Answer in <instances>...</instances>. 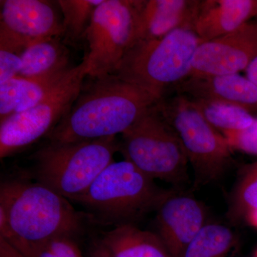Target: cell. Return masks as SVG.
<instances>
[{
	"label": "cell",
	"mask_w": 257,
	"mask_h": 257,
	"mask_svg": "<svg viewBox=\"0 0 257 257\" xmlns=\"http://www.w3.org/2000/svg\"><path fill=\"white\" fill-rule=\"evenodd\" d=\"M81 89L73 105L46 137L50 143H71L124 133L157 101L111 74Z\"/></svg>",
	"instance_id": "6da1fadb"
},
{
	"label": "cell",
	"mask_w": 257,
	"mask_h": 257,
	"mask_svg": "<svg viewBox=\"0 0 257 257\" xmlns=\"http://www.w3.org/2000/svg\"><path fill=\"white\" fill-rule=\"evenodd\" d=\"M84 217L68 199L40 182L10 179L0 186V236L38 242L77 237Z\"/></svg>",
	"instance_id": "7a4b0ae2"
},
{
	"label": "cell",
	"mask_w": 257,
	"mask_h": 257,
	"mask_svg": "<svg viewBox=\"0 0 257 257\" xmlns=\"http://www.w3.org/2000/svg\"><path fill=\"white\" fill-rule=\"evenodd\" d=\"M202 42L189 29L135 42L114 75L143 89L158 102L169 89L188 78L194 54Z\"/></svg>",
	"instance_id": "3957f363"
},
{
	"label": "cell",
	"mask_w": 257,
	"mask_h": 257,
	"mask_svg": "<svg viewBox=\"0 0 257 257\" xmlns=\"http://www.w3.org/2000/svg\"><path fill=\"white\" fill-rule=\"evenodd\" d=\"M168 191L124 160L108 166L74 202L104 222L134 224L156 210Z\"/></svg>",
	"instance_id": "277c9868"
},
{
	"label": "cell",
	"mask_w": 257,
	"mask_h": 257,
	"mask_svg": "<svg viewBox=\"0 0 257 257\" xmlns=\"http://www.w3.org/2000/svg\"><path fill=\"white\" fill-rule=\"evenodd\" d=\"M120 152L116 137L71 143H50L33 156L36 182L69 201L82 195Z\"/></svg>",
	"instance_id": "5b68a950"
},
{
	"label": "cell",
	"mask_w": 257,
	"mask_h": 257,
	"mask_svg": "<svg viewBox=\"0 0 257 257\" xmlns=\"http://www.w3.org/2000/svg\"><path fill=\"white\" fill-rule=\"evenodd\" d=\"M155 104L121 134L120 152L150 178L182 189L189 182L188 159L175 130Z\"/></svg>",
	"instance_id": "8992f818"
},
{
	"label": "cell",
	"mask_w": 257,
	"mask_h": 257,
	"mask_svg": "<svg viewBox=\"0 0 257 257\" xmlns=\"http://www.w3.org/2000/svg\"><path fill=\"white\" fill-rule=\"evenodd\" d=\"M155 106L180 140L194 171V187L221 178L233 162V151L224 135L203 117L187 96L176 94Z\"/></svg>",
	"instance_id": "52a82bcc"
},
{
	"label": "cell",
	"mask_w": 257,
	"mask_h": 257,
	"mask_svg": "<svg viewBox=\"0 0 257 257\" xmlns=\"http://www.w3.org/2000/svg\"><path fill=\"white\" fill-rule=\"evenodd\" d=\"M88 62L80 64L67 74L37 105L14 113L0 124V157L2 160L47 137L67 114L88 76Z\"/></svg>",
	"instance_id": "ba28073f"
},
{
	"label": "cell",
	"mask_w": 257,
	"mask_h": 257,
	"mask_svg": "<svg viewBox=\"0 0 257 257\" xmlns=\"http://www.w3.org/2000/svg\"><path fill=\"white\" fill-rule=\"evenodd\" d=\"M139 0H104L93 13L86 32L88 76L114 74L137 41Z\"/></svg>",
	"instance_id": "9c48e42d"
},
{
	"label": "cell",
	"mask_w": 257,
	"mask_h": 257,
	"mask_svg": "<svg viewBox=\"0 0 257 257\" xmlns=\"http://www.w3.org/2000/svg\"><path fill=\"white\" fill-rule=\"evenodd\" d=\"M64 34L63 21L50 2L1 1L0 50L20 55L35 44Z\"/></svg>",
	"instance_id": "30bf717a"
},
{
	"label": "cell",
	"mask_w": 257,
	"mask_h": 257,
	"mask_svg": "<svg viewBox=\"0 0 257 257\" xmlns=\"http://www.w3.org/2000/svg\"><path fill=\"white\" fill-rule=\"evenodd\" d=\"M256 57L257 23L251 21L224 36L202 42L189 77L239 74Z\"/></svg>",
	"instance_id": "8fae6325"
},
{
	"label": "cell",
	"mask_w": 257,
	"mask_h": 257,
	"mask_svg": "<svg viewBox=\"0 0 257 257\" xmlns=\"http://www.w3.org/2000/svg\"><path fill=\"white\" fill-rule=\"evenodd\" d=\"M156 211L157 234L171 257H180L208 223L204 204L182 189H170Z\"/></svg>",
	"instance_id": "7c38bea8"
},
{
	"label": "cell",
	"mask_w": 257,
	"mask_h": 257,
	"mask_svg": "<svg viewBox=\"0 0 257 257\" xmlns=\"http://www.w3.org/2000/svg\"><path fill=\"white\" fill-rule=\"evenodd\" d=\"M202 0H139L137 42L161 38L180 29L194 31Z\"/></svg>",
	"instance_id": "4fadbf2b"
},
{
	"label": "cell",
	"mask_w": 257,
	"mask_h": 257,
	"mask_svg": "<svg viewBox=\"0 0 257 257\" xmlns=\"http://www.w3.org/2000/svg\"><path fill=\"white\" fill-rule=\"evenodd\" d=\"M176 94L232 104L257 111V87L240 74L191 76L174 88Z\"/></svg>",
	"instance_id": "5bb4252c"
},
{
	"label": "cell",
	"mask_w": 257,
	"mask_h": 257,
	"mask_svg": "<svg viewBox=\"0 0 257 257\" xmlns=\"http://www.w3.org/2000/svg\"><path fill=\"white\" fill-rule=\"evenodd\" d=\"M257 15V0H202L194 32L202 42L231 33Z\"/></svg>",
	"instance_id": "9a60e30c"
},
{
	"label": "cell",
	"mask_w": 257,
	"mask_h": 257,
	"mask_svg": "<svg viewBox=\"0 0 257 257\" xmlns=\"http://www.w3.org/2000/svg\"><path fill=\"white\" fill-rule=\"evenodd\" d=\"M71 68L38 77L19 75L0 84V122L14 113L28 110L37 105Z\"/></svg>",
	"instance_id": "2e32d148"
},
{
	"label": "cell",
	"mask_w": 257,
	"mask_h": 257,
	"mask_svg": "<svg viewBox=\"0 0 257 257\" xmlns=\"http://www.w3.org/2000/svg\"><path fill=\"white\" fill-rule=\"evenodd\" d=\"M100 240L112 257H171L157 233L135 224L116 226Z\"/></svg>",
	"instance_id": "e0dca14e"
},
{
	"label": "cell",
	"mask_w": 257,
	"mask_h": 257,
	"mask_svg": "<svg viewBox=\"0 0 257 257\" xmlns=\"http://www.w3.org/2000/svg\"><path fill=\"white\" fill-rule=\"evenodd\" d=\"M23 67L20 76L38 77L69 69V53L59 37L29 47L20 55Z\"/></svg>",
	"instance_id": "ac0fdd59"
},
{
	"label": "cell",
	"mask_w": 257,
	"mask_h": 257,
	"mask_svg": "<svg viewBox=\"0 0 257 257\" xmlns=\"http://www.w3.org/2000/svg\"><path fill=\"white\" fill-rule=\"evenodd\" d=\"M187 97L203 117L221 134L242 131L251 126L256 119L252 113L238 106Z\"/></svg>",
	"instance_id": "d6986e66"
},
{
	"label": "cell",
	"mask_w": 257,
	"mask_h": 257,
	"mask_svg": "<svg viewBox=\"0 0 257 257\" xmlns=\"http://www.w3.org/2000/svg\"><path fill=\"white\" fill-rule=\"evenodd\" d=\"M235 242L234 233L228 226L208 222L180 257H227Z\"/></svg>",
	"instance_id": "ffe728a7"
},
{
	"label": "cell",
	"mask_w": 257,
	"mask_h": 257,
	"mask_svg": "<svg viewBox=\"0 0 257 257\" xmlns=\"http://www.w3.org/2000/svg\"><path fill=\"white\" fill-rule=\"evenodd\" d=\"M256 209L257 161L241 170L229 198L227 216L231 222H238Z\"/></svg>",
	"instance_id": "44dd1931"
},
{
	"label": "cell",
	"mask_w": 257,
	"mask_h": 257,
	"mask_svg": "<svg viewBox=\"0 0 257 257\" xmlns=\"http://www.w3.org/2000/svg\"><path fill=\"white\" fill-rule=\"evenodd\" d=\"M104 0H60L63 16L64 35L71 42L85 37L93 13Z\"/></svg>",
	"instance_id": "7402d4cb"
},
{
	"label": "cell",
	"mask_w": 257,
	"mask_h": 257,
	"mask_svg": "<svg viewBox=\"0 0 257 257\" xmlns=\"http://www.w3.org/2000/svg\"><path fill=\"white\" fill-rule=\"evenodd\" d=\"M3 239L25 257H82L75 237L72 236H56L38 242H28L15 237Z\"/></svg>",
	"instance_id": "603a6c76"
},
{
	"label": "cell",
	"mask_w": 257,
	"mask_h": 257,
	"mask_svg": "<svg viewBox=\"0 0 257 257\" xmlns=\"http://www.w3.org/2000/svg\"><path fill=\"white\" fill-rule=\"evenodd\" d=\"M232 151L257 155V118L251 126L239 132L222 134Z\"/></svg>",
	"instance_id": "cb8c5ba5"
},
{
	"label": "cell",
	"mask_w": 257,
	"mask_h": 257,
	"mask_svg": "<svg viewBox=\"0 0 257 257\" xmlns=\"http://www.w3.org/2000/svg\"><path fill=\"white\" fill-rule=\"evenodd\" d=\"M23 62L20 55L0 50V84L20 75Z\"/></svg>",
	"instance_id": "d4e9b609"
},
{
	"label": "cell",
	"mask_w": 257,
	"mask_h": 257,
	"mask_svg": "<svg viewBox=\"0 0 257 257\" xmlns=\"http://www.w3.org/2000/svg\"><path fill=\"white\" fill-rule=\"evenodd\" d=\"M88 257H112L100 239L94 240L88 251Z\"/></svg>",
	"instance_id": "484cf974"
},
{
	"label": "cell",
	"mask_w": 257,
	"mask_h": 257,
	"mask_svg": "<svg viewBox=\"0 0 257 257\" xmlns=\"http://www.w3.org/2000/svg\"><path fill=\"white\" fill-rule=\"evenodd\" d=\"M0 257H25L10 243L0 237Z\"/></svg>",
	"instance_id": "4316f807"
},
{
	"label": "cell",
	"mask_w": 257,
	"mask_h": 257,
	"mask_svg": "<svg viewBox=\"0 0 257 257\" xmlns=\"http://www.w3.org/2000/svg\"><path fill=\"white\" fill-rule=\"evenodd\" d=\"M245 72L246 77L257 87V57L249 64Z\"/></svg>",
	"instance_id": "83f0119b"
},
{
	"label": "cell",
	"mask_w": 257,
	"mask_h": 257,
	"mask_svg": "<svg viewBox=\"0 0 257 257\" xmlns=\"http://www.w3.org/2000/svg\"><path fill=\"white\" fill-rule=\"evenodd\" d=\"M244 220L247 221L248 224L257 229V209L248 212L245 216Z\"/></svg>",
	"instance_id": "f1b7e54d"
},
{
	"label": "cell",
	"mask_w": 257,
	"mask_h": 257,
	"mask_svg": "<svg viewBox=\"0 0 257 257\" xmlns=\"http://www.w3.org/2000/svg\"><path fill=\"white\" fill-rule=\"evenodd\" d=\"M253 256L257 257V248H256V251H255L254 256Z\"/></svg>",
	"instance_id": "f546056e"
},
{
	"label": "cell",
	"mask_w": 257,
	"mask_h": 257,
	"mask_svg": "<svg viewBox=\"0 0 257 257\" xmlns=\"http://www.w3.org/2000/svg\"><path fill=\"white\" fill-rule=\"evenodd\" d=\"M256 23H257V15H256Z\"/></svg>",
	"instance_id": "4dcf8cb0"
},
{
	"label": "cell",
	"mask_w": 257,
	"mask_h": 257,
	"mask_svg": "<svg viewBox=\"0 0 257 257\" xmlns=\"http://www.w3.org/2000/svg\"><path fill=\"white\" fill-rule=\"evenodd\" d=\"M253 257H254V256H253Z\"/></svg>",
	"instance_id": "1f68e13d"
}]
</instances>
